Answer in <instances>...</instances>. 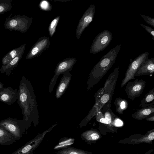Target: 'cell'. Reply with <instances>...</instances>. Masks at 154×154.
Wrapping results in <instances>:
<instances>
[{
    "label": "cell",
    "instance_id": "obj_13",
    "mask_svg": "<svg viewBox=\"0 0 154 154\" xmlns=\"http://www.w3.org/2000/svg\"><path fill=\"white\" fill-rule=\"evenodd\" d=\"M154 72V58L152 57L148 59L142 63L134 76L152 75Z\"/></svg>",
    "mask_w": 154,
    "mask_h": 154
},
{
    "label": "cell",
    "instance_id": "obj_14",
    "mask_svg": "<svg viewBox=\"0 0 154 154\" xmlns=\"http://www.w3.org/2000/svg\"><path fill=\"white\" fill-rule=\"evenodd\" d=\"M24 50L21 51L14 58L8 63L2 65L0 69L1 73H6V75L9 76L11 74L14 69L17 66L18 63L22 58Z\"/></svg>",
    "mask_w": 154,
    "mask_h": 154
},
{
    "label": "cell",
    "instance_id": "obj_6",
    "mask_svg": "<svg viewBox=\"0 0 154 154\" xmlns=\"http://www.w3.org/2000/svg\"><path fill=\"white\" fill-rule=\"evenodd\" d=\"M56 125H53L42 133L37 135L11 154H33L34 150L41 144L45 134L51 131Z\"/></svg>",
    "mask_w": 154,
    "mask_h": 154
},
{
    "label": "cell",
    "instance_id": "obj_33",
    "mask_svg": "<svg viewBox=\"0 0 154 154\" xmlns=\"http://www.w3.org/2000/svg\"><path fill=\"white\" fill-rule=\"evenodd\" d=\"M145 119L148 121L153 122L154 121V115L148 117Z\"/></svg>",
    "mask_w": 154,
    "mask_h": 154
},
{
    "label": "cell",
    "instance_id": "obj_10",
    "mask_svg": "<svg viewBox=\"0 0 154 154\" xmlns=\"http://www.w3.org/2000/svg\"><path fill=\"white\" fill-rule=\"evenodd\" d=\"M50 44L49 38L45 36L40 38L30 49L26 59H30L39 55L48 48Z\"/></svg>",
    "mask_w": 154,
    "mask_h": 154
},
{
    "label": "cell",
    "instance_id": "obj_32",
    "mask_svg": "<svg viewBox=\"0 0 154 154\" xmlns=\"http://www.w3.org/2000/svg\"><path fill=\"white\" fill-rule=\"evenodd\" d=\"M113 124L116 127H119L123 125V122L118 118H116L114 120Z\"/></svg>",
    "mask_w": 154,
    "mask_h": 154
},
{
    "label": "cell",
    "instance_id": "obj_18",
    "mask_svg": "<svg viewBox=\"0 0 154 154\" xmlns=\"http://www.w3.org/2000/svg\"><path fill=\"white\" fill-rule=\"evenodd\" d=\"M26 44L24 43L20 47L13 49L6 54L2 59V65H5L16 57L20 53L25 50Z\"/></svg>",
    "mask_w": 154,
    "mask_h": 154
},
{
    "label": "cell",
    "instance_id": "obj_35",
    "mask_svg": "<svg viewBox=\"0 0 154 154\" xmlns=\"http://www.w3.org/2000/svg\"><path fill=\"white\" fill-rule=\"evenodd\" d=\"M152 152L151 151L150 152V151H149L148 152H146L145 154H149L150 153V152Z\"/></svg>",
    "mask_w": 154,
    "mask_h": 154
},
{
    "label": "cell",
    "instance_id": "obj_25",
    "mask_svg": "<svg viewBox=\"0 0 154 154\" xmlns=\"http://www.w3.org/2000/svg\"><path fill=\"white\" fill-rule=\"evenodd\" d=\"M60 17L59 16L54 19L51 23L49 27V32L51 37L54 34Z\"/></svg>",
    "mask_w": 154,
    "mask_h": 154
},
{
    "label": "cell",
    "instance_id": "obj_29",
    "mask_svg": "<svg viewBox=\"0 0 154 154\" xmlns=\"http://www.w3.org/2000/svg\"><path fill=\"white\" fill-rule=\"evenodd\" d=\"M141 17L148 24L154 27V18L143 14L140 15Z\"/></svg>",
    "mask_w": 154,
    "mask_h": 154
},
{
    "label": "cell",
    "instance_id": "obj_5",
    "mask_svg": "<svg viewBox=\"0 0 154 154\" xmlns=\"http://www.w3.org/2000/svg\"><path fill=\"white\" fill-rule=\"evenodd\" d=\"M148 52L143 53L132 60L126 71L125 77L122 80L121 87H123L130 80L135 79L134 75L142 63L148 59Z\"/></svg>",
    "mask_w": 154,
    "mask_h": 154
},
{
    "label": "cell",
    "instance_id": "obj_24",
    "mask_svg": "<svg viewBox=\"0 0 154 154\" xmlns=\"http://www.w3.org/2000/svg\"><path fill=\"white\" fill-rule=\"evenodd\" d=\"M11 0H0V14L11 10L12 5Z\"/></svg>",
    "mask_w": 154,
    "mask_h": 154
},
{
    "label": "cell",
    "instance_id": "obj_16",
    "mask_svg": "<svg viewBox=\"0 0 154 154\" xmlns=\"http://www.w3.org/2000/svg\"><path fill=\"white\" fill-rule=\"evenodd\" d=\"M71 75L67 72L63 73V76L56 90V96L57 98H59L62 95L68 86Z\"/></svg>",
    "mask_w": 154,
    "mask_h": 154
},
{
    "label": "cell",
    "instance_id": "obj_2",
    "mask_svg": "<svg viewBox=\"0 0 154 154\" xmlns=\"http://www.w3.org/2000/svg\"><path fill=\"white\" fill-rule=\"evenodd\" d=\"M32 20V18L24 15H16L7 18L4 26L5 29L10 31H17L24 33L29 29Z\"/></svg>",
    "mask_w": 154,
    "mask_h": 154
},
{
    "label": "cell",
    "instance_id": "obj_3",
    "mask_svg": "<svg viewBox=\"0 0 154 154\" xmlns=\"http://www.w3.org/2000/svg\"><path fill=\"white\" fill-rule=\"evenodd\" d=\"M0 125L3 126L17 139L19 140L25 131L26 128L23 120L9 117L0 121Z\"/></svg>",
    "mask_w": 154,
    "mask_h": 154
},
{
    "label": "cell",
    "instance_id": "obj_11",
    "mask_svg": "<svg viewBox=\"0 0 154 154\" xmlns=\"http://www.w3.org/2000/svg\"><path fill=\"white\" fill-rule=\"evenodd\" d=\"M18 90L11 87H4L0 89V101L11 105L17 100Z\"/></svg>",
    "mask_w": 154,
    "mask_h": 154
},
{
    "label": "cell",
    "instance_id": "obj_12",
    "mask_svg": "<svg viewBox=\"0 0 154 154\" xmlns=\"http://www.w3.org/2000/svg\"><path fill=\"white\" fill-rule=\"evenodd\" d=\"M119 72V67H118L116 68L113 72L109 75L103 88L104 91V93H108L111 97L114 91Z\"/></svg>",
    "mask_w": 154,
    "mask_h": 154
},
{
    "label": "cell",
    "instance_id": "obj_8",
    "mask_svg": "<svg viewBox=\"0 0 154 154\" xmlns=\"http://www.w3.org/2000/svg\"><path fill=\"white\" fill-rule=\"evenodd\" d=\"M95 9L96 8L94 5H91L80 19L76 32V35L78 39L80 38L84 30L92 21Z\"/></svg>",
    "mask_w": 154,
    "mask_h": 154
},
{
    "label": "cell",
    "instance_id": "obj_1",
    "mask_svg": "<svg viewBox=\"0 0 154 154\" xmlns=\"http://www.w3.org/2000/svg\"><path fill=\"white\" fill-rule=\"evenodd\" d=\"M17 102L21 108L23 119L27 130L35 116V102L33 88L30 82L23 76L18 90Z\"/></svg>",
    "mask_w": 154,
    "mask_h": 154
},
{
    "label": "cell",
    "instance_id": "obj_30",
    "mask_svg": "<svg viewBox=\"0 0 154 154\" xmlns=\"http://www.w3.org/2000/svg\"><path fill=\"white\" fill-rule=\"evenodd\" d=\"M96 115V119L97 121L101 123L108 124V122L105 119L103 114L100 110L98 112Z\"/></svg>",
    "mask_w": 154,
    "mask_h": 154
},
{
    "label": "cell",
    "instance_id": "obj_7",
    "mask_svg": "<svg viewBox=\"0 0 154 154\" xmlns=\"http://www.w3.org/2000/svg\"><path fill=\"white\" fill-rule=\"evenodd\" d=\"M125 89L128 98L134 100L143 93L146 85V82L142 79H136L134 81H129Z\"/></svg>",
    "mask_w": 154,
    "mask_h": 154
},
{
    "label": "cell",
    "instance_id": "obj_22",
    "mask_svg": "<svg viewBox=\"0 0 154 154\" xmlns=\"http://www.w3.org/2000/svg\"><path fill=\"white\" fill-rule=\"evenodd\" d=\"M114 104L116 106V112L120 114H123L124 111L126 109L128 106V102L125 99L120 97L116 98Z\"/></svg>",
    "mask_w": 154,
    "mask_h": 154
},
{
    "label": "cell",
    "instance_id": "obj_4",
    "mask_svg": "<svg viewBox=\"0 0 154 154\" xmlns=\"http://www.w3.org/2000/svg\"><path fill=\"white\" fill-rule=\"evenodd\" d=\"M112 38V33L105 30L98 34L91 45L90 53L95 54L103 51L109 45Z\"/></svg>",
    "mask_w": 154,
    "mask_h": 154
},
{
    "label": "cell",
    "instance_id": "obj_19",
    "mask_svg": "<svg viewBox=\"0 0 154 154\" xmlns=\"http://www.w3.org/2000/svg\"><path fill=\"white\" fill-rule=\"evenodd\" d=\"M81 137L86 142L90 143L99 139L100 135L95 131L91 130L82 133L81 135Z\"/></svg>",
    "mask_w": 154,
    "mask_h": 154
},
{
    "label": "cell",
    "instance_id": "obj_26",
    "mask_svg": "<svg viewBox=\"0 0 154 154\" xmlns=\"http://www.w3.org/2000/svg\"><path fill=\"white\" fill-rule=\"evenodd\" d=\"M154 139V132H151L146 136L142 137L137 140V142H149L152 141Z\"/></svg>",
    "mask_w": 154,
    "mask_h": 154
},
{
    "label": "cell",
    "instance_id": "obj_27",
    "mask_svg": "<svg viewBox=\"0 0 154 154\" xmlns=\"http://www.w3.org/2000/svg\"><path fill=\"white\" fill-rule=\"evenodd\" d=\"M114 114L112 112L111 109L106 112L104 114V118L108 122V124H110L112 120V119L114 118Z\"/></svg>",
    "mask_w": 154,
    "mask_h": 154
},
{
    "label": "cell",
    "instance_id": "obj_20",
    "mask_svg": "<svg viewBox=\"0 0 154 154\" xmlns=\"http://www.w3.org/2000/svg\"><path fill=\"white\" fill-rule=\"evenodd\" d=\"M154 88L146 94L141 100L140 106L143 108L154 106Z\"/></svg>",
    "mask_w": 154,
    "mask_h": 154
},
{
    "label": "cell",
    "instance_id": "obj_21",
    "mask_svg": "<svg viewBox=\"0 0 154 154\" xmlns=\"http://www.w3.org/2000/svg\"><path fill=\"white\" fill-rule=\"evenodd\" d=\"M55 154H92L91 152L69 146L59 150Z\"/></svg>",
    "mask_w": 154,
    "mask_h": 154
},
{
    "label": "cell",
    "instance_id": "obj_9",
    "mask_svg": "<svg viewBox=\"0 0 154 154\" xmlns=\"http://www.w3.org/2000/svg\"><path fill=\"white\" fill-rule=\"evenodd\" d=\"M76 61L75 57L67 58L60 61L57 65L55 71V75L51 80L50 86V91H52L56 81L59 75L69 72Z\"/></svg>",
    "mask_w": 154,
    "mask_h": 154
},
{
    "label": "cell",
    "instance_id": "obj_15",
    "mask_svg": "<svg viewBox=\"0 0 154 154\" xmlns=\"http://www.w3.org/2000/svg\"><path fill=\"white\" fill-rule=\"evenodd\" d=\"M17 140V139L12 134L3 126L0 125V145H9Z\"/></svg>",
    "mask_w": 154,
    "mask_h": 154
},
{
    "label": "cell",
    "instance_id": "obj_17",
    "mask_svg": "<svg viewBox=\"0 0 154 154\" xmlns=\"http://www.w3.org/2000/svg\"><path fill=\"white\" fill-rule=\"evenodd\" d=\"M154 114V106H151L137 110L132 116L133 118L139 120L153 116Z\"/></svg>",
    "mask_w": 154,
    "mask_h": 154
},
{
    "label": "cell",
    "instance_id": "obj_31",
    "mask_svg": "<svg viewBox=\"0 0 154 154\" xmlns=\"http://www.w3.org/2000/svg\"><path fill=\"white\" fill-rule=\"evenodd\" d=\"M140 25L144 28L152 37V39L154 40V30L151 27L143 24L140 23Z\"/></svg>",
    "mask_w": 154,
    "mask_h": 154
},
{
    "label": "cell",
    "instance_id": "obj_28",
    "mask_svg": "<svg viewBox=\"0 0 154 154\" xmlns=\"http://www.w3.org/2000/svg\"><path fill=\"white\" fill-rule=\"evenodd\" d=\"M39 5L40 8L44 11H49L52 8L49 3L45 0L42 1L40 3Z\"/></svg>",
    "mask_w": 154,
    "mask_h": 154
},
{
    "label": "cell",
    "instance_id": "obj_34",
    "mask_svg": "<svg viewBox=\"0 0 154 154\" xmlns=\"http://www.w3.org/2000/svg\"><path fill=\"white\" fill-rule=\"evenodd\" d=\"M4 84L2 82H0V89L3 88Z\"/></svg>",
    "mask_w": 154,
    "mask_h": 154
},
{
    "label": "cell",
    "instance_id": "obj_23",
    "mask_svg": "<svg viewBox=\"0 0 154 154\" xmlns=\"http://www.w3.org/2000/svg\"><path fill=\"white\" fill-rule=\"evenodd\" d=\"M75 139L72 138L65 137L61 139L58 143L54 147V149L60 150L67 147L73 144Z\"/></svg>",
    "mask_w": 154,
    "mask_h": 154
}]
</instances>
